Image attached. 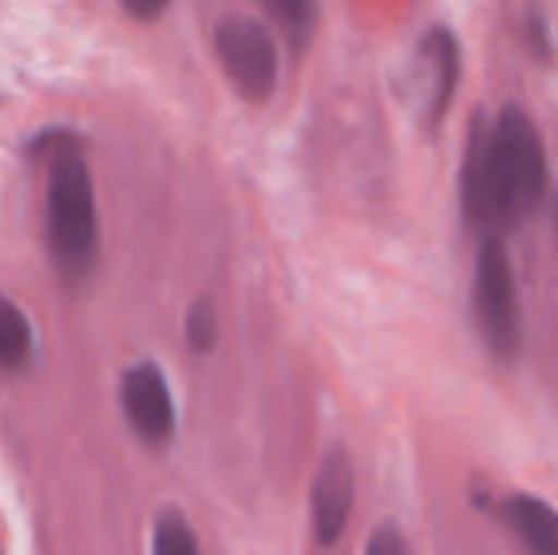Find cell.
Listing matches in <instances>:
<instances>
[{"label":"cell","instance_id":"1","mask_svg":"<svg viewBox=\"0 0 558 555\" xmlns=\"http://www.w3.org/2000/svg\"><path fill=\"white\" fill-rule=\"evenodd\" d=\"M547 191V160L532 119L521 107H506L483 130L475 122L463 156L460 198L475 225H513L536 209Z\"/></svg>","mask_w":558,"mask_h":555},{"label":"cell","instance_id":"2","mask_svg":"<svg viewBox=\"0 0 558 555\" xmlns=\"http://www.w3.org/2000/svg\"><path fill=\"white\" fill-rule=\"evenodd\" d=\"M46 237L58 270L69 281H84L96 267L99 221L92 171L81 148L65 145L50 160V186H46Z\"/></svg>","mask_w":558,"mask_h":555},{"label":"cell","instance_id":"3","mask_svg":"<svg viewBox=\"0 0 558 555\" xmlns=\"http://www.w3.org/2000/svg\"><path fill=\"white\" fill-rule=\"evenodd\" d=\"M475 319L490 354L517 358L521 350V312H517V281L501 240L486 237L475 263Z\"/></svg>","mask_w":558,"mask_h":555},{"label":"cell","instance_id":"4","mask_svg":"<svg viewBox=\"0 0 558 555\" xmlns=\"http://www.w3.org/2000/svg\"><path fill=\"white\" fill-rule=\"evenodd\" d=\"M217 53L228 81L243 99H266L278 84V46L258 20H225L217 27Z\"/></svg>","mask_w":558,"mask_h":555},{"label":"cell","instance_id":"5","mask_svg":"<svg viewBox=\"0 0 558 555\" xmlns=\"http://www.w3.org/2000/svg\"><path fill=\"white\" fill-rule=\"evenodd\" d=\"M414 92H418V111L426 122H441L452 104L456 81H460V46L448 31H429L414 53Z\"/></svg>","mask_w":558,"mask_h":555},{"label":"cell","instance_id":"6","mask_svg":"<svg viewBox=\"0 0 558 555\" xmlns=\"http://www.w3.org/2000/svg\"><path fill=\"white\" fill-rule=\"evenodd\" d=\"M122 408L130 426L145 442L160 445L175 430V403H171L168 381L156 365H133L122 377Z\"/></svg>","mask_w":558,"mask_h":555},{"label":"cell","instance_id":"7","mask_svg":"<svg viewBox=\"0 0 558 555\" xmlns=\"http://www.w3.org/2000/svg\"><path fill=\"white\" fill-rule=\"evenodd\" d=\"M353 510V468L345 453H327L312 483V529L324 548H331L345 533V521Z\"/></svg>","mask_w":558,"mask_h":555},{"label":"cell","instance_id":"8","mask_svg":"<svg viewBox=\"0 0 558 555\" xmlns=\"http://www.w3.org/2000/svg\"><path fill=\"white\" fill-rule=\"evenodd\" d=\"M501 518L517 533L529 555H558V514L544 498L513 495L501 503Z\"/></svg>","mask_w":558,"mask_h":555},{"label":"cell","instance_id":"9","mask_svg":"<svg viewBox=\"0 0 558 555\" xmlns=\"http://www.w3.org/2000/svg\"><path fill=\"white\" fill-rule=\"evenodd\" d=\"M31 354V324L8 297H0V365L15 370Z\"/></svg>","mask_w":558,"mask_h":555},{"label":"cell","instance_id":"10","mask_svg":"<svg viewBox=\"0 0 558 555\" xmlns=\"http://www.w3.org/2000/svg\"><path fill=\"white\" fill-rule=\"evenodd\" d=\"M153 555H202L198 536L179 514H160L153 533Z\"/></svg>","mask_w":558,"mask_h":555},{"label":"cell","instance_id":"11","mask_svg":"<svg viewBox=\"0 0 558 555\" xmlns=\"http://www.w3.org/2000/svg\"><path fill=\"white\" fill-rule=\"evenodd\" d=\"M186 342H191V350H198V354H206V350H214L217 342V312L209 301H198L191 309V316H186Z\"/></svg>","mask_w":558,"mask_h":555},{"label":"cell","instance_id":"12","mask_svg":"<svg viewBox=\"0 0 558 555\" xmlns=\"http://www.w3.org/2000/svg\"><path fill=\"white\" fill-rule=\"evenodd\" d=\"M266 4H270V12L278 15L289 35L304 38V31L312 23V0H266Z\"/></svg>","mask_w":558,"mask_h":555},{"label":"cell","instance_id":"13","mask_svg":"<svg viewBox=\"0 0 558 555\" xmlns=\"http://www.w3.org/2000/svg\"><path fill=\"white\" fill-rule=\"evenodd\" d=\"M365 555H411L407 552V541L399 536L396 526H380L365 544Z\"/></svg>","mask_w":558,"mask_h":555},{"label":"cell","instance_id":"14","mask_svg":"<svg viewBox=\"0 0 558 555\" xmlns=\"http://www.w3.org/2000/svg\"><path fill=\"white\" fill-rule=\"evenodd\" d=\"M125 8L133 15H141V20H153V15H160L168 8V0H125Z\"/></svg>","mask_w":558,"mask_h":555}]
</instances>
